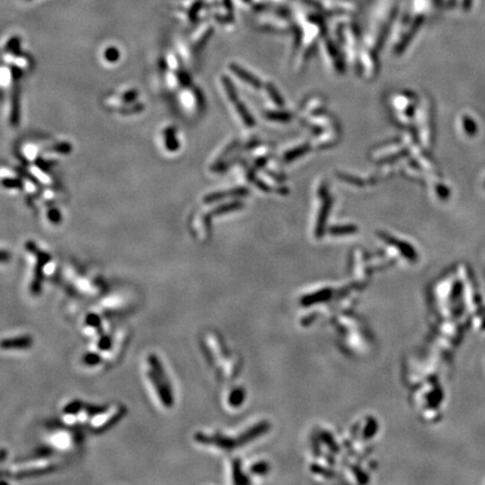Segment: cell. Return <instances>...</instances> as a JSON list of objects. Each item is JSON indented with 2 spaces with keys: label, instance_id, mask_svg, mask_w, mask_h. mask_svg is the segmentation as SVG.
Returning <instances> with one entry per match:
<instances>
[{
  "label": "cell",
  "instance_id": "1",
  "mask_svg": "<svg viewBox=\"0 0 485 485\" xmlns=\"http://www.w3.org/2000/svg\"><path fill=\"white\" fill-rule=\"evenodd\" d=\"M231 70L236 73V75L240 76V78L242 79H244L246 82H248L249 84H252V86H254V87H259V81L255 78V76H253L251 75H248L247 71H245V70H242L241 69L240 66H237V65H231Z\"/></svg>",
  "mask_w": 485,
  "mask_h": 485
},
{
  "label": "cell",
  "instance_id": "2",
  "mask_svg": "<svg viewBox=\"0 0 485 485\" xmlns=\"http://www.w3.org/2000/svg\"><path fill=\"white\" fill-rule=\"evenodd\" d=\"M355 230H356V228L353 227V226L335 227L332 229V233H333V235H345V234L353 233V231H355Z\"/></svg>",
  "mask_w": 485,
  "mask_h": 485
}]
</instances>
